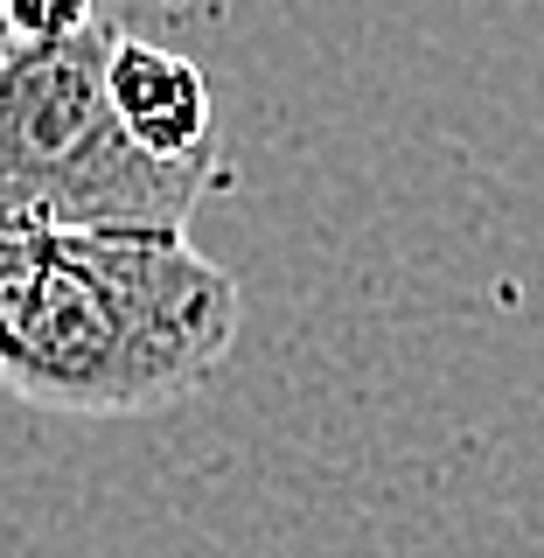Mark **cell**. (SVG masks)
<instances>
[{
    "label": "cell",
    "instance_id": "cell-3",
    "mask_svg": "<svg viewBox=\"0 0 544 558\" xmlns=\"http://www.w3.org/2000/svg\"><path fill=\"white\" fill-rule=\"evenodd\" d=\"M105 77H112L119 126H126L154 161L217 168V98H209V77L196 70V57H182V49H168V43H147V35H133V28H112Z\"/></svg>",
    "mask_w": 544,
    "mask_h": 558
},
{
    "label": "cell",
    "instance_id": "cell-1",
    "mask_svg": "<svg viewBox=\"0 0 544 558\" xmlns=\"http://www.w3.org/2000/svg\"><path fill=\"white\" fill-rule=\"evenodd\" d=\"M244 322L189 223L0 217V391L35 412L140 418L196 398Z\"/></svg>",
    "mask_w": 544,
    "mask_h": 558
},
{
    "label": "cell",
    "instance_id": "cell-2",
    "mask_svg": "<svg viewBox=\"0 0 544 558\" xmlns=\"http://www.w3.org/2000/svg\"><path fill=\"white\" fill-rule=\"evenodd\" d=\"M112 28L0 49V217L43 223H189L217 168L154 161L119 126Z\"/></svg>",
    "mask_w": 544,
    "mask_h": 558
},
{
    "label": "cell",
    "instance_id": "cell-4",
    "mask_svg": "<svg viewBox=\"0 0 544 558\" xmlns=\"http://www.w3.org/2000/svg\"><path fill=\"white\" fill-rule=\"evenodd\" d=\"M98 28L92 0H0V49H43Z\"/></svg>",
    "mask_w": 544,
    "mask_h": 558
}]
</instances>
